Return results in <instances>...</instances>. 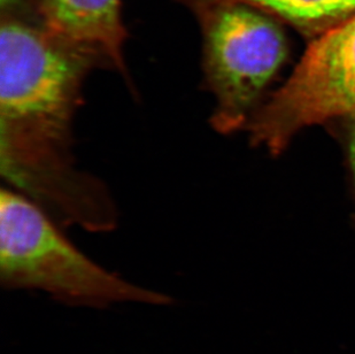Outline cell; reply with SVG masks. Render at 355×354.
Masks as SVG:
<instances>
[{
  "label": "cell",
  "instance_id": "cell-3",
  "mask_svg": "<svg viewBox=\"0 0 355 354\" xmlns=\"http://www.w3.org/2000/svg\"><path fill=\"white\" fill-rule=\"evenodd\" d=\"M286 53L281 27L257 7L241 3L209 6L204 73L215 99L211 117L214 130L222 135L244 130Z\"/></svg>",
  "mask_w": 355,
  "mask_h": 354
},
{
  "label": "cell",
  "instance_id": "cell-8",
  "mask_svg": "<svg viewBox=\"0 0 355 354\" xmlns=\"http://www.w3.org/2000/svg\"><path fill=\"white\" fill-rule=\"evenodd\" d=\"M17 3H19V0H0V3H1L3 8H10V7L14 6Z\"/></svg>",
  "mask_w": 355,
  "mask_h": 354
},
{
  "label": "cell",
  "instance_id": "cell-7",
  "mask_svg": "<svg viewBox=\"0 0 355 354\" xmlns=\"http://www.w3.org/2000/svg\"><path fill=\"white\" fill-rule=\"evenodd\" d=\"M349 128H347V144H349V162L352 166L355 177V110L347 115Z\"/></svg>",
  "mask_w": 355,
  "mask_h": 354
},
{
  "label": "cell",
  "instance_id": "cell-5",
  "mask_svg": "<svg viewBox=\"0 0 355 354\" xmlns=\"http://www.w3.org/2000/svg\"><path fill=\"white\" fill-rule=\"evenodd\" d=\"M47 33L125 74L121 0H42Z\"/></svg>",
  "mask_w": 355,
  "mask_h": 354
},
{
  "label": "cell",
  "instance_id": "cell-2",
  "mask_svg": "<svg viewBox=\"0 0 355 354\" xmlns=\"http://www.w3.org/2000/svg\"><path fill=\"white\" fill-rule=\"evenodd\" d=\"M0 282L10 290L44 291L78 306L171 303L167 294L131 283L94 262L46 212L7 187L0 192Z\"/></svg>",
  "mask_w": 355,
  "mask_h": 354
},
{
  "label": "cell",
  "instance_id": "cell-4",
  "mask_svg": "<svg viewBox=\"0 0 355 354\" xmlns=\"http://www.w3.org/2000/svg\"><path fill=\"white\" fill-rule=\"evenodd\" d=\"M355 110V15L313 40L286 83L260 104L244 130L281 153L299 131Z\"/></svg>",
  "mask_w": 355,
  "mask_h": 354
},
{
  "label": "cell",
  "instance_id": "cell-1",
  "mask_svg": "<svg viewBox=\"0 0 355 354\" xmlns=\"http://www.w3.org/2000/svg\"><path fill=\"white\" fill-rule=\"evenodd\" d=\"M96 58L47 31L3 22L0 31V171L7 187L54 220L78 224L106 192L76 165L74 122Z\"/></svg>",
  "mask_w": 355,
  "mask_h": 354
},
{
  "label": "cell",
  "instance_id": "cell-6",
  "mask_svg": "<svg viewBox=\"0 0 355 354\" xmlns=\"http://www.w3.org/2000/svg\"><path fill=\"white\" fill-rule=\"evenodd\" d=\"M207 3L209 6L218 3H246L263 8L278 17H284L300 26H328L339 24L355 15V0H195Z\"/></svg>",
  "mask_w": 355,
  "mask_h": 354
}]
</instances>
